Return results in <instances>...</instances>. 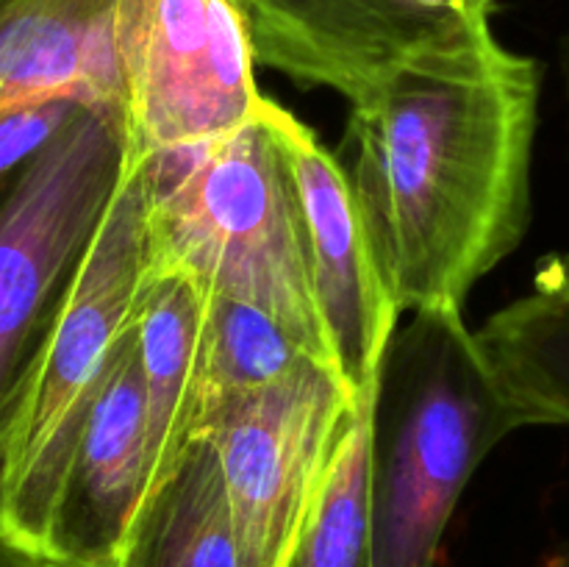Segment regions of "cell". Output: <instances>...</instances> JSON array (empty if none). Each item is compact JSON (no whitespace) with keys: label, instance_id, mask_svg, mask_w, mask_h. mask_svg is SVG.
I'll use <instances>...</instances> for the list:
<instances>
[{"label":"cell","instance_id":"cell-1","mask_svg":"<svg viewBox=\"0 0 569 567\" xmlns=\"http://www.w3.org/2000/svg\"><path fill=\"white\" fill-rule=\"evenodd\" d=\"M542 64L498 37L353 106L356 200L398 311L461 309L531 222Z\"/></svg>","mask_w":569,"mask_h":567},{"label":"cell","instance_id":"cell-2","mask_svg":"<svg viewBox=\"0 0 569 567\" xmlns=\"http://www.w3.org/2000/svg\"><path fill=\"white\" fill-rule=\"evenodd\" d=\"M520 431L461 309L411 311L372 398L376 567H439L456 504L481 461Z\"/></svg>","mask_w":569,"mask_h":567},{"label":"cell","instance_id":"cell-3","mask_svg":"<svg viewBox=\"0 0 569 567\" xmlns=\"http://www.w3.org/2000/svg\"><path fill=\"white\" fill-rule=\"evenodd\" d=\"M142 159L150 272H183L270 311L331 367L298 189L267 103L217 142Z\"/></svg>","mask_w":569,"mask_h":567},{"label":"cell","instance_id":"cell-4","mask_svg":"<svg viewBox=\"0 0 569 567\" xmlns=\"http://www.w3.org/2000/svg\"><path fill=\"white\" fill-rule=\"evenodd\" d=\"M148 284L144 159L128 153L114 198L67 284L6 422L0 534L37 554L83 417L137 320Z\"/></svg>","mask_w":569,"mask_h":567},{"label":"cell","instance_id":"cell-5","mask_svg":"<svg viewBox=\"0 0 569 567\" xmlns=\"http://www.w3.org/2000/svg\"><path fill=\"white\" fill-rule=\"evenodd\" d=\"M128 161L122 111L81 106L0 183V526L11 404Z\"/></svg>","mask_w":569,"mask_h":567},{"label":"cell","instance_id":"cell-6","mask_svg":"<svg viewBox=\"0 0 569 567\" xmlns=\"http://www.w3.org/2000/svg\"><path fill=\"white\" fill-rule=\"evenodd\" d=\"M359 404L331 367L306 359L203 434L220 456L248 567L292 565Z\"/></svg>","mask_w":569,"mask_h":567},{"label":"cell","instance_id":"cell-7","mask_svg":"<svg viewBox=\"0 0 569 567\" xmlns=\"http://www.w3.org/2000/svg\"><path fill=\"white\" fill-rule=\"evenodd\" d=\"M233 0H128L122 126L128 153L200 148L259 120L267 98Z\"/></svg>","mask_w":569,"mask_h":567},{"label":"cell","instance_id":"cell-8","mask_svg":"<svg viewBox=\"0 0 569 567\" xmlns=\"http://www.w3.org/2000/svg\"><path fill=\"white\" fill-rule=\"evenodd\" d=\"M256 64L365 103L392 78L487 42L483 0H233Z\"/></svg>","mask_w":569,"mask_h":567},{"label":"cell","instance_id":"cell-9","mask_svg":"<svg viewBox=\"0 0 569 567\" xmlns=\"http://www.w3.org/2000/svg\"><path fill=\"white\" fill-rule=\"evenodd\" d=\"M267 117L298 189L311 284L331 367L356 400L376 395L400 311L383 284L350 172L292 111L267 98Z\"/></svg>","mask_w":569,"mask_h":567},{"label":"cell","instance_id":"cell-10","mask_svg":"<svg viewBox=\"0 0 569 567\" xmlns=\"http://www.w3.org/2000/svg\"><path fill=\"white\" fill-rule=\"evenodd\" d=\"M150 484L148 404L131 326L61 472L42 554L67 567H114Z\"/></svg>","mask_w":569,"mask_h":567},{"label":"cell","instance_id":"cell-11","mask_svg":"<svg viewBox=\"0 0 569 567\" xmlns=\"http://www.w3.org/2000/svg\"><path fill=\"white\" fill-rule=\"evenodd\" d=\"M128 0H0V120L48 103L122 111Z\"/></svg>","mask_w":569,"mask_h":567},{"label":"cell","instance_id":"cell-12","mask_svg":"<svg viewBox=\"0 0 569 567\" xmlns=\"http://www.w3.org/2000/svg\"><path fill=\"white\" fill-rule=\"evenodd\" d=\"M114 567H248L209 437H194L150 489Z\"/></svg>","mask_w":569,"mask_h":567},{"label":"cell","instance_id":"cell-13","mask_svg":"<svg viewBox=\"0 0 569 567\" xmlns=\"http://www.w3.org/2000/svg\"><path fill=\"white\" fill-rule=\"evenodd\" d=\"M206 287L183 272H150L133 320L139 370L148 404L153 484L161 481L189 445V404L198 370Z\"/></svg>","mask_w":569,"mask_h":567},{"label":"cell","instance_id":"cell-14","mask_svg":"<svg viewBox=\"0 0 569 567\" xmlns=\"http://www.w3.org/2000/svg\"><path fill=\"white\" fill-rule=\"evenodd\" d=\"M517 426L569 428V289L533 276L531 289L476 331Z\"/></svg>","mask_w":569,"mask_h":567},{"label":"cell","instance_id":"cell-15","mask_svg":"<svg viewBox=\"0 0 569 567\" xmlns=\"http://www.w3.org/2000/svg\"><path fill=\"white\" fill-rule=\"evenodd\" d=\"M315 356L281 320L248 300L206 289L198 370L189 404V442L239 400L289 376Z\"/></svg>","mask_w":569,"mask_h":567},{"label":"cell","instance_id":"cell-16","mask_svg":"<svg viewBox=\"0 0 569 567\" xmlns=\"http://www.w3.org/2000/svg\"><path fill=\"white\" fill-rule=\"evenodd\" d=\"M372 398L361 400L345 431L326 493L289 567H376L370 534Z\"/></svg>","mask_w":569,"mask_h":567},{"label":"cell","instance_id":"cell-17","mask_svg":"<svg viewBox=\"0 0 569 567\" xmlns=\"http://www.w3.org/2000/svg\"><path fill=\"white\" fill-rule=\"evenodd\" d=\"M78 109L81 103H48L0 120V183L39 153Z\"/></svg>","mask_w":569,"mask_h":567},{"label":"cell","instance_id":"cell-18","mask_svg":"<svg viewBox=\"0 0 569 567\" xmlns=\"http://www.w3.org/2000/svg\"><path fill=\"white\" fill-rule=\"evenodd\" d=\"M0 567H67L61 561L50 559V556L37 554V550L26 548V545L14 543L11 537L0 534Z\"/></svg>","mask_w":569,"mask_h":567},{"label":"cell","instance_id":"cell-19","mask_svg":"<svg viewBox=\"0 0 569 567\" xmlns=\"http://www.w3.org/2000/svg\"><path fill=\"white\" fill-rule=\"evenodd\" d=\"M533 276L542 278V281L559 284V287L569 289V250L545 256V259L539 261V267H537V272H533Z\"/></svg>","mask_w":569,"mask_h":567},{"label":"cell","instance_id":"cell-20","mask_svg":"<svg viewBox=\"0 0 569 567\" xmlns=\"http://www.w3.org/2000/svg\"><path fill=\"white\" fill-rule=\"evenodd\" d=\"M559 67H561V83H565V94H567V106H569V33L561 39Z\"/></svg>","mask_w":569,"mask_h":567},{"label":"cell","instance_id":"cell-21","mask_svg":"<svg viewBox=\"0 0 569 567\" xmlns=\"http://www.w3.org/2000/svg\"><path fill=\"white\" fill-rule=\"evenodd\" d=\"M556 567H569V545H567L565 554H561V559L556 561Z\"/></svg>","mask_w":569,"mask_h":567},{"label":"cell","instance_id":"cell-22","mask_svg":"<svg viewBox=\"0 0 569 567\" xmlns=\"http://www.w3.org/2000/svg\"><path fill=\"white\" fill-rule=\"evenodd\" d=\"M483 3H489V6H495V0H483Z\"/></svg>","mask_w":569,"mask_h":567}]
</instances>
